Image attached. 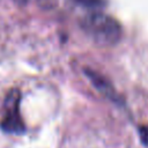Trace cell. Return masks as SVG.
<instances>
[{
	"label": "cell",
	"instance_id": "3",
	"mask_svg": "<svg viewBox=\"0 0 148 148\" xmlns=\"http://www.w3.org/2000/svg\"><path fill=\"white\" fill-rule=\"evenodd\" d=\"M87 75L90 77V80L92 81V83H94L103 94H105L108 97L114 99V92L112 91V89H111V87L108 84V82H105L99 75H97L96 73H94V72H91V71H87Z\"/></svg>",
	"mask_w": 148,
	"mask_h": 148
},
{
	"label": "cell",
	"instance_id": "1",
	"mask_svg": "<svg viewBox=\"0 0 148 148\" xmlns=\"http://www.w3.org/2000/svg\"><path fill=\"white\" fill-rule=\"evenodd\" d=\"M81 27L92 40L102 46H111L118 43L121 36L119 23L103 13H91L83 17Z\"/></svg>",
	"mask_w": 148,
	"mask_h": 148
},
{
	"label": "cell",
	"instance_id": "2",
	"mask_svg": "<svg viewBox=\"0 0 148 148\" xmlns=\"http://www.w3.org/2000/svg\"><path fill=\"white\" fill-rule=\"evenodd\" d=\"M21 95L17 90H12L5 101L3 117L0 121V127L6 133L22 134L25 131L24 123L20 114Z\"/></svg>",
	"mask_w": 148,
	"mask_h": 148
},
{
	"label": "cell",
	"instance_id": "4",
	"mask_svg": "<svg viewBox=\"0 0 148 148\" xmlns=\"http://www.w3.org/2000/svg\"><path fill=\"white\" fill-rule=\"evenodd\" d=\"M140 139H141V142L148 147V125H145V126H141L140 127Z\"/></svg>",
	"mask_w": 148,
	"mask_h": 148
}]
</instances>
